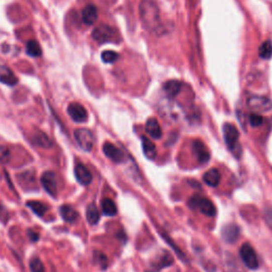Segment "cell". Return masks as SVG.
Returning <instances> with one entry per match:
<instances>
[{"label":"cell","instance_id":"obj_25","mask_svg":"<svg viewBox=\"0 0 272 272\" xmlns=\"http://www.w3.org/2000/svg\"><path fill=\"white\" fill-rule=\"evenodd\" d=\"M258 55L262 60H269L272 57V43L271 41H265L258 49Z\"/></svg>","mask_w":272,"mask_h":272},{"label":"cell","instance_id":"obj_12","mask_svg":"<svg viewBox=\"0 0 272 272\" xmlns=\"http://www.w3.org/2000/svg\"><path fill=\"white\" fill-rule=\"evenodd\" d=\"M74 175H76L77 181L82 185H89L93 181L90 171L87 169L86 166H84L81 163H78L74 166Z\"/></svg>","mask_w":272,"mask_h":272},{"label":"cell","instance_id":"obj_31","mask_svg":"<svg viewBox=\"0 0 272 272\" xmlns=\"http://www.w3.org/2000/svg\"><path fill=\"white\" fill-rule=\"evenodd\" d=\"M249 123L252 127H259L264 123V118L258 113H252L249 116Z\"/></svg>","mask_w":272,"mask_h":272},{"label":"cell","instance_id":"obj_10","mask_svg":"<svg viewBox=\"0 0 272 272\" xmlns=\"http://www.w3.org/2000/svg\"><path fill=\"white\" fill-rule=\"evenodd\" d=\"M103 153H105L110 159L115 163H123L125 161V153L123 150H120L114 144L107 142L103 144L102 147Z\"/></svg>","mask_w":272,"mask_h":272},{"label":"cell","instance_id":"obj_27","mask_svg":"<svg viewBox=\"0 0 272 272\" xmlns=\"http://www.w3.org/2000/svg\"><path fill=\"white\" fill-rule=\"evenodd\" d=\"M118 58H119V54L113 50H106V51H103L101 54L102 61L105 63H108V64L116 62Z\"/></svg>","mask_w":272,"mask_h":272},{"label":"cell","instance_id":"obj_7","mask_svg":"<svg viewBox=\"0 0 272 272\" xmlns=\"http://www.w3.org/2000/svg\"><path fill=\"white\" fill-rule=\"evenodd\" d=\"M74 139L84 151H90L94 147V135L88 129H77L74 131Z\"/></svg>","mask_w":272,"mask_h":272},{"label":"cell","instance_id":"obj_22","mask_svg":"<svg viewBox=\"0 0 272 272\" xmlns=\"http://www.w3.org/2000/svg\"><path fill=\"white\" fill-rule=\"evenodd\" d=\"M86 218H87V221L89 224H92V226H95V224H97L100 220V213L97 209V206L95 204H89L87 206V210H86Z\"/></svg>","mask_w":272,"mask_h":272},{"label":"cell","instance_id":"obj_11","mask_svg":"<svg viewBox=\"0 0 272 272\" xmlns=\"http://www.w3.org/2000/svg\"><path fill=\"white\" fill-rule=\"evenodd\" d=\"M193 151L200 164H206L210 161V152L208 147L203 144L201 140H194L193 142Z\"/></svg>","mask_w":272,"mask_h":272},{"label":"cell","instance_id":"obj_18","mask_svg":"<svg viewBox=\"0 0 272 272\" xmlns=\"http://www.w3.org/2000/svg\"><path fill=\"white\" fill-rule=\"evenodd\" d=\"M182 83L177 80H169L164 84V90L169 98H174L181 92Z\"/></svg>","mask_w":272,"mask_h":272},{"label":"cell","instance_id":"obj_24","mask_svg":"<svg viewBox=\"0 0 272 272\" xmlns=\"http://www.w3.org/2000/svg\"><path fill=\"white\" fill-rule=\"evenodd\" d=\"M26 49H27V53L31 55V57H34V58H37V57H41L42 55V48L40 44L37 43L36 41H29L27 43V46H26Z\"/></svg>","mask_w":272,"mask_h":272},{"label":"cell","instance_id":"obj_30","mask_svg":"<svg viewBox=\"0 0 272 272\" xmlns=\"http://www.w3.org/2000/svg\"><path fill=\"white\" fill-rule=\"evenodd\" d=\"M94 258H95V261L101 268H103V269L107 268V266H108V257L105 254H103V253L96 251L95 254H94Z\"/></svg>","mask_w":272,"mask_h":272},{"label":"cell","instance_id":"obj_14","mask_svg":"<svg viewBox=\"0 0 272 272\" xmlns=\"http://www.w3.org/2000/svg\"><path fill=\"white\" fill-rule=\"evenodd\" d=\"M98 18V10L97 8L94 5H87L85 6V8L83 9L82 11V21L83 23L87 25V26H92L96 23Z\"/></svg>","mask_w":272,"mask_h":272},{"label":"cell","instance_id":"obj_13","mask_svg":"<svg viewBox=\"0 0 272 272\" xmlns=\"http://www.w3.org/2000/svg\"><path fill=\"white\" fill-rule=\"evenodd\" d=\"M239 233V228L235 224H227L221 230V237L226 242L233 243L238 239Z\"/></svg>","mask_w":272,"mask_h":272},{"label":"cell","instance_id":"obj_32","mask_svg":"<svg viewBox=\"0 0 272 272\" xmlns=\"http://www.w3.org/2000/svg\"><path fill=\"white\" fill-rule=\"evenodd\" d=\"M265 220L268 227L272 230V208H267L265 210Z\"/></svg>","mask_w":272,"mask_h":272},{"label":"cell","instance_id":"obj_20","mask_svg":"<svg viewBox=\"0 0 272 272\" xmlns=\"http://www.w3.org/2000/svg\"><path fill=\"white\" fill-rule=\"evenodd\" d=\"M142 145L144 154L148 159H154L156 156V147L151 139H149L146 136L142 137Z\"/></svg>","mask_w":272,"mask_h":272},{"label":"cell","instance_id":"obj_6","mask_svg":"<svg viewBox=\"0 0 272 272\" xmlns=\"http://www.w3.org/2000/svg\"><path fill=\"white\" fill-rule=\"evenodd\" d=\"M115 30L108 25H101L94 29L92 36L99 44H105L115 39Z\"/></svg>","mask_w":272,"mask_h":272},{"label":"cell","instance_id":"obj_8","mask_svg":"<svg viewBox=\"0 0 272 272\" xmlns=\"http://www.w3.org/2000/svg\"><path fill=\"white\" fill-rule=\"evenodd\" d=\"M67 112H68V115L70 116V118L74 121V123L83 124V123H85L88 118L86 109L78 102L70 103V105L68 106Z\"/></svg>","mask_w":272,"mask_h":272},{"label":"cell","instance_id":"obj_33","mask_svg":"<svg viewBox=\"0 0 272 272\" xmlns=\"http://www.w3.org/2000/svg\"><path fill=\"white\" fill-rule=\"evenodd\" d=\"M29 236L31 237V240L32 241H36V240H39L40 236H39V234H37L36 232H33V231H29Z\"/></svg>","mask_w":272,"mask_h":272},{"label":"cell","instance_id":"obj_2","mask_svg":"<svg viewBox=\"0 0 272 272\" xmlns=\"http://www.w3.org/2000/svg\"><path fill=\"white\" fill-rule=\"evenodd\" d=\"M223 138L230 152L237 158L241 155V146L239 144V132L237 128L232 124L223 126Z\"/></svg>","mask_w":272,"mask_h":272},{"label":"cell","instance_id":"obj_9","mask_svg":"<svg viewBox=\"0 0 272 272\" xmlns=\"http://www.w3.org/2000/svg\"><path fill=\"white\" fill-rule=\"evenodd\" d=\"M41 183L44 187V190L50 196H52V197L57 196L58 182H57V177H55L54 172H52V171L44 172L41 177Z\"/></svg>","mask_w":272,"mask_h":272},{"label":"cell","instance_id":"obj_28","mask_svg":"<svg viewBox=\"0 0 272 272\" xmlns=\"http://www.w3.org/2000/svg\"><path fill=\"white\" fill-rule=\"evenodd\" d=\"M171 264H172V257L166 252L164 256L159 258L156 261V264H154V267H155V269H163L165 267L170 266Z\"/></svg>","mask_w":272,"mask_h":272},{"label":"cell","instance_id":"obj_3","mask_svg":"<svg viewBox=\"0 0 272 272\" xmlns=\"http://www.w3.org/2000/svg\"><path fill=\"white\" fill-rule=\"evenodd\" d=\"M190 206L194 210H198L208 217H215L216 213H217L215 204L210 199L202 196H194L193 198H191Z\"/></svg>","mask_w":272,"mask_h":272},{"label":"cell","instance_id":"obj_5","mask_svg":"<svg viewBox=\"0 0 272 272\" xmlns=\"http://www.w3.org/2000/svg\"><path fill=\"white\" fill-rule=\"evenodd\" d=\"M239 253H240V257L243 261V264H245L249 269L255 270L258 268L257 255L251 245H249V243H243V245L240 247Z\"/></svg>","mask_w":272,"mask_h":272},{"label":"cell","instance_id":"obj_26","mask_svg":"<svg viewBox=\"0 0 272 272\" xmlns=\"http://www.w3.org/2000/svg\"><path fill=\"white\" fill-rule=\"evenodd\" d=\"M33 142L35 145H37L39 147H42V148L48 149L51 147L50 139L45 133H37L33 138Z\"/></svg>","mask_w":272,"mask_h":272},{"label":"cell","instance_id":"obj_1","mask_svg":"<svg viewBox=\"0 0 272 272\" xmlns=\"http://www.w3.org/2000/svg\"><path fill=\"white\" fill-rule=\"evenodd\" d=\"M140 22L147 30L157 32L161 28V17L157 6L151 0H143L139 5Z\"/></svg>","mask_w":272,"mask_h":272},{"label":"cell","instance_id":"obj_29","mask_svg":"<svg viewBox=\"0 0 272 272\" xmlns=\"http://www.w3.org/2000/svg\"><path fill=\"white\" fill-rule=\"evenodd\" d=\"M30 272H46L43 262L39 257H33L29 264Z\"/></svg>","mask_w":272,"mask_h":272},{"label":"cell","instance_id":"obj_16","mask_svg":"<svg viewBox=\"0 0 272 272\" xmlns=\"http://www.w3.org/2000/svg\"><path fill=\"white\" fill-rule=\"evenodd\" d=\"M0 82L6 84V85L14 86L18 80L10 68H8L5 65H0Z\"/></svg>","mask_w":272,"mask_h":272},{"label":"cell","instance_id":"obj_4","mask_svg":"<svg viewBox=\"0 0 272 272\" xmlns=\"http://www.w3.org/2000/svg\"><path fill=\"white\" fill-rule=\"evenodd\" d=\"M247 106L254 113H266L272 110V101L265 96L252 95L247 100Z\"/></svg>","mask_w":272,"mask_h":272},{"label":"cell","instance_id":"obj_17","mask_svg":"<svg viewBox=\"0 0 272 272\" xmlns=\"http://www.w3.org/2000/svg\"><path fill=\"white\" fill-rule=\"evenodd\" d=\"M221 180V174L218 169L216 168H212L209 171H206L203 175V181L206 185H209L211 187H216L218 186Z\"/></svg>","mask_w":272,"mask_h":272},{"label":"cell","instance_id":"obj_15","mask_svg":"<svg viewBox=\"0 0 272 272\" xmlns=\"http://www.w3.org/2000/svg\"><path fill=\"white\" fill-rule=\"evenodd\" d=\"M145 129H146V132L153 139H159L162 137V134H163L162 128H161V126H159L156 118H154V117L149 118L146 123Z\"/></svg>","mask_w":272,"mask_h":272},{"label":"cell","instance_id":"obj_34","mask_svg":"<svg viewBox=\"0 0 272 272\" xmlns=\"http://www.w3.org/2000/svg\"><path fill=\"white\" fill-rule=\"evenodd\" d=\"M3 212H4V213H6V211L4 210V208H3V206H2V204H0V218H2V217H4V215H3Z\"/></svg>","mask_w":272,"mask_h":272},{"label":"cell","instance_id":"obj_19","mask_svg":"<svg viewBox=\"0 0 272 272\" xmlns=\"http://www.w3.org/2000/svg\"><path fill=\"white\" fill-rule=\"evenodd\" d=\"M60 213H61V216L63 217V219L65 221L69 222V223H74V222H76L78 220V217H79L78 212L76 210H74L72 208V206H70V205H63V206H61Z\"/></svg>","mask_w":272,"mask_h":272},{"label":"cell","instance_id":"obj_23","mask_svg":"<svg viewBox=\"0 0 272 272\" xmlns=\"http://www.w3.org/2000/svg\"><path fill=\"white\" fill-rule=\"evenodd\" d=\"M27 206L29 208L34 214H36L39 217H44L47 212V206L40 201H29L27 202Z\"/></svg>","mask_w":272,"mask_h":272},{"label":"cell","instance_id":"obj_21","mask_svg":"<svg viewBox=\"0 0 272 272\" xmlns=\"http://www.w3.org/2000/svg\"><path fill=\"white\" fill-rule=\"evenodd\" d=\"M101 209H102L103 214L109 216V217H113V216H115L117 214V206H116L115 202L109 198H106V199L102 200Z\"/></svg>","mask_w":272,"mask_h":272}]
</instances>
